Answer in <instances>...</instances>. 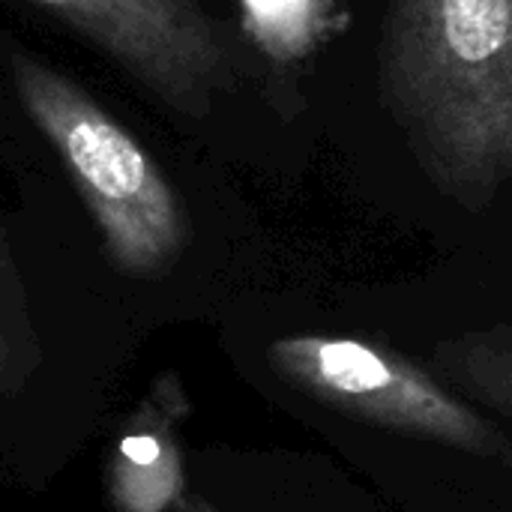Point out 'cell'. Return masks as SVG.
<instances>
[{"mask_svg":"<svg viewBox=\"0 0 512 512\" xmlns=\"http://www.w3.org/2000/svg\"><path fill=\"white\" fill-rule=\"evenodd\" d=\"M9 72L24 114L66 165L111 261L129 276L171 270L189 225L174 186L144 144L57 66L12 51Z\"/></svg>","mask_w":512,"mask_h":512,"instance_id":"obj_1","label":"cell"},{"mask_svg":"<svg viewBox=\"0 0 512 512\" xmlns=\"http://www.w3.org/2000/svg\"><path fill=\"white\" fill-rule=\"evenodd\" d=\"M276 369L318 402L366 423L483 456H510L507 438L405 357L336 336H294L270 348Z\"/></svg>","mask_w":512,"mask_h":512,"instance_id":"obj_2","label":"cell"},{"mask_svg":"<svg viewBox=\"0 0 512 512\" xmlns=\"http://www.w3.org/2000/svg\"><path fill=\"white\" fill-rule=\"evenodd\" d=\"M180 117L204 120L237 60L201 0H30Z\"/></svg>","mask_w":512,"mask_h":512,"instance_id":"obj_3","label":"cell"},{"mask_svg":"<svg viewBox=\"0 0 512 512\" xmlns=\"http://www.w3.org/2000/svg\"><path fill=\"white\" fill-rule=\"evenodd\" d=\"M512 69V0H402L393 42L399 90L450 111Z\"/></svg>","mask_w":512,"mask_h":512,"instance_id":"obj_4","label":"cell"},{"mask_svg":"<svg viewBox=\"0 0 512 512\" xmlns=\"http://www.w3.org/2000/svg\"><path fill=\"white\" fill-rule=\"evenodd\" d=\"M435 363L471 399L512 420V327L444 342L435 348Z\"/></svg>","mask_w":512,"mask_h":512,"instance_id":"obj_5","label":"cell"},{"mask_svg":"<svg viewBox=\"0 0 512 512\" xmlns=\"http://www.w3.org/2000/svg\"><path fill=\"white\" fill-rule=\"evenodd\" d=\"M252 15L270 42H279L285 54L297 51L315 21L318 0H246Z\"/></svg>","mask_w":512,"mask_h":512,"instance_id":"obj_6","label":"cell"},{"mask_svg":"<svg viewBox=\"0 0 512 512\" xmlns=\"http://www.w3.org/2000/svg\"><path fill=\"white\" fill-rule=\"evenodd\" d=\"M180 512H219V510H213V507H207V504H201V501H186V504L180 507Z\"/></svg>","mask_w":512,"mask_h":512,"instance_id":"obj_7","label":"cell"},{"mask_svg":"<svg viewBox=\"0 0 512 512\" xmlns=\"http://www.w3.org/2000/svg\"><path fill=\"white\" fill-rule=\"evenodd\" d=\"M0 261H3V240H0Z\"/></svg>","mask_w":512,"mask_h":512,"instance_id":"obj_8","label":"cell"},{"mask_svg":"<svg viewBox=\"0 0 512 512\" xmlns=\"http://www.w3.org/2000/svg\"><path fill=\"white\" fill-rule=\"evenodd\" d=\"M507 462H510V465H512V450H510V456H507Z\"/></svg>","mask_w":512,"mask_h":512,"instance_id":"obj_9","label":"cell"}]
</instances>
